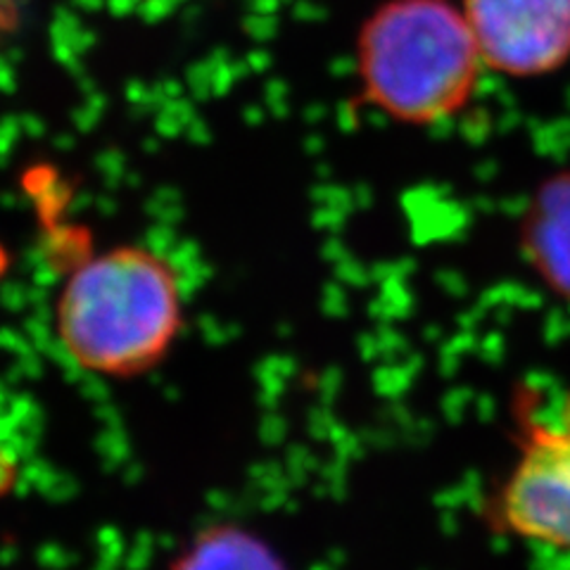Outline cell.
<instances>
[{"mask_svg": "<svg viewBox=\"0 0 570 570\" xmlns=\"http://www.w3.org/2000/svg\"><path fill=\"white\" fill-rule=\"evenodd\" d=\"M362 100L414 127L471 102L485 62L454 0H387L360 31Z\"/></svg>", "mask_w": 570, "mask_h": 570, "instance_id": "obj_2", "label": "cell"}, {"mask_svg": "<svg viewBox=\"0 0 570 570\" xmlns=\"http://www.w3.org/2000/svg\"><path fill=\"white\" fill-rule=\"evenodd\" d=\"M513 459L480 504L499 538L570 554V392L547 404L538 387L513 397Z\"/></svg>", "mask_w": 570, "mask_h": 570, "instance_id": "obj_3", "label": "cell"}, {"mask_svg": "<svg viewBox=\"0 0 570 570\" xmlns=\"http://www.w3.org/2000/svg\"><path fill=\"white\" fill-rule=\"evenodd\" d=\"M22 0H0V39L20 22Z\"/></svg>", "mask_w": 570, "mask_h": 570, "instance_id": "obj_7", "label": "cell"}, {"mask_svg": "<svg viewBox=\"0 0 570 570\" xmlns=\"http://www.w3.org/2000/svg\"><path fill=\"white\" fill-rule=\"evenodd\" d=\"M169 570H288L276 551L255 532L214 525L195 534Z\"/></svg>", "mask_w": 570, "mask_h": 570, "instance_id": "obj_6", "label": "cell"}, {"mask_svg": "<svg viewBox=\"0 0 570 570\" xmlns=\"http://www.w3.org/2000/svg\"><path fill=\"white\" fill-rule=\"evenodd\" d=\"M10 264H12V259H10V253H8V247L0 243V281H3L6 276H8V272H10Z\"/></svg>", "mask_w": 570, "mask_h": 570, "instance_id": "obj_8", "label": "cell"}, {"mask_svg": "<svg viewBox=\"0 0 570 570\" xmlns=\"http://www.w3.org/2000/svg\"><path fill=\"white\" fill-rule=\"evenodd\" d=\"M488 69L532 79L570 60V0H461Z\"/></svg>", "mask_w": 570, "mask_h": 570, "instance_id": "obj_4", "label": "cell"}, {"mask_svg": "<svg viewBox=\"0 0 570 570\" xmlns=\"http://www.w3.org/2000/svg\"><path fill=\"white\" fill-rule=\"evenodd\" d=\"M521 253L544 288L570 302V171L534 193L523 214Z\"/></svg>", "mask_w": 570, "mask_h": 570, "instance_id": "obj_5", "label": "cell"}, {"mask_svg": "<svg viewBox=\"0 0 570 570\" xmlns=\"http://www.w3.org/2000/svg\"><path fill=\"white\" fill-rule=\"evenodd\" d=\"M52 324L79 371L107 381L146 376L165 364L184 331L181 281L148 247H110L67 274Z\"/></svg>", "mask_w": 570, "mask_h": 570, "instance_id": "obj_1", "label": "cell"}]
</instances>
